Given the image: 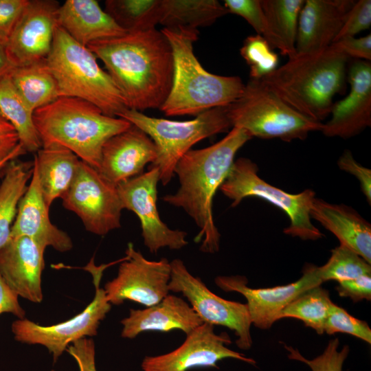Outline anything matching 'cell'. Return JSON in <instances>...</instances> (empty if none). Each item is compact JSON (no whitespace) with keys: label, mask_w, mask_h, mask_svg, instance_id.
<instances>
[{"label":"cell","mask_w":371,"mask_h":371,"mask_svg":"<svg viewBox=\"0 0 371 371\" xmlns=\"http://www.w3.org/2000/svg\"><path fill=\"white\" fill-rule=\"evenodd\" d=\"M267 32L265 38L272 48L291 58L296 54L298 19L304 0H260Z\"/></svg>","instance_id":"cell-27"},{"label":"cell","mask_w":371,"mask_h":371,"mask_svg":"<svg viewBox=\"0 0 371 371\" xmlns=\"http://www.w3.org/2000/svg\"><path fill=\"white\" fill-rule=\"evenodd\" d=\"M123 338L134 339L146 331H183L186 335L203 324L191 306L183 298L168 294L158 304L144 309L129 310L121 320Z\"/></svg>","instance_id":"cell-23"},{"label":"cell","mask_w":371,"mask_h":371,"mask_svg":"<svg viewBox=\"0 0 371 371\" xmlns=\"http://www.w3.org/2000/svg\"><path fill=\"white\" fill-rule=\"evenodd\" d=\"M232 340L227 333L216 334L214 326L203 323L186 335L181 345L172 351L156 356H146L142 371H188L196 368L218 369L217 363L234 359L255 365L256 361L229 349Z\"/></svg>","instance_id":"cell-15"},{"label":"cell","mask_w":371,"mask_h":371,"mask_svg":"<svg viewBox=\"0 0 371 371\" xmlns=\"http://www.w3.org/2000/svg\"><path fill=\"white\" fill-rule=\"evenodd\" d=\"M159 172L156 168L118 183L117 190L123 209L134 212L141 223L144 245L151 254L168 247H186L187 233L169 228L161 220L157 207Z\"/></svg>","instance_id":"cell-14"},{"label":"cell","mask_w":371,"mask_h":371,"mask_svg":"<svg viewBox=\"0 0 371 371\" xmlns=\"http://www.w3.org/2000/svg\"><path fill=\"white\" fill-rule=\"evenodd\" d=\"M311 217L333 233L344 246L371 264V225L352 207L315 198Z\"/></svg>","instance_id":"cell-24"},{"label":"cell","mask_w":371,"mask_h":371,"mask_svg":"<svg viewBox=\"0 0 371 371\" xmlns=\"http://www.w3.org/2000/svg\"><path fill=\"white\" fill-rule=\"evenodd\" d=\"M333 45L340 52L348 58L370 61L371 60V35L363 37L355 36L342 37Z\"/></svg>","instance_id":"cell-42"},{"label":"cell","mask_w":371,"mask_h":371,"mask_svg":"<svg viewBox=\"0 0 371 371\" xmlns=\"http://www.w3.org/2000/svg\"><path fill=\"white\" fill-rule=\"evenodd\" d=\"M33 120L42 146H63L97 170L105 142L131 126L125 119L108 116L94 104L71 97H59L37 109Z\"/></svg>","instance_id":"cell-5"},{"label":"cell","mask_w":371,"mask_h":371,"mask_svg":"<svg viewBox=\"0 0 371 371\" xmlns=\"http://www.w3.org/2000/svg\"><path fill=\"white\" fill-rule=\"evenodd\" d=\"M34 165L30 183L21 198L16 218L11 228L10 237L27 236L45 250L51 247L60 252L73 247L70 236L52 224Z\"/></svg>","instance_id":"cell-21"},{"label":"cell","mask_w":371,"mask_h":371,"mask_svg":"<svg viewBox=\"0 0 371 371\" xmlns=\"http://www.w3.org/2000/svg\"><path fill=\"white\" fill-rule=\"evenodd\" d=\"M218 287L225 292H237L247 300L251 324L260 329H269L278 320L281 311L293 300L308 290L320 286L317 267L307 264L302 277L294 282L270 288L248 286L243 276H219L214 279Z\"/></svg>","instance_id":"cell-16"},{"label":"cell","mask_w":371,"mask_h":371,"mask_svg":"<svg viewBox=\"0 0 371 371\" xmlns=\"http://www.w3.org/2000/svg\"><path fill=\"white\" fill-rule=\"evenodd\" d=\"M227 14V10L216 0H162L160 24L197 29L213 24Z\"/></svg>","instance_id":"cell-31"},{"label":"cell","mask_w":371,"mask_h":371,"mask_svg":"<svg viewBox=\"0 0 371 371\" xmlns=\"http://www.w3.org/2000/svg\"><path fill=\"white\" fill-rule=\"evenodd\" d=\"M339 168L355 176L359 181L361 189L367 201L371 203V170L363 166L354 158L349 150H346L337 161Z\"/></svg>","instance_id":"cell-43"},{"label":"cell","mask_w":371,"mask_h":371,"mask_svg":"<svg viewBox=\"0 0 371 371\" xmlns=\"http://www.w3.org/2000/svg\"><path fill=\"white\" fill-rule=\"evenodd\" d=\"M324 333L333 335L344 333L371 344V329L368 324L350 315L344 308L333 303L324 325Z\"/></svg>","instance_id":"cell-37"},{"label":"cell","mask_w":371,"mask_h":371,"mask_svg":"<svg viewBox=\"0 0 371 371\" xmlns=\"http://www.w3.org/2000/svg\"><path fill=\"white\" fill-rule=\"evenodd\" d=\"M161 32L171 45L174 63L171 89L159 109L165 115L197 116L227 106L242 93L245 84L240 77L216 75L202 67L193 50L197 29L164 27Z\"/></svg>","instance_id":"cell-4"},{"label":"cell","mask_w":371,"mask_h":371,"mask_svg":"<svg viewBox=\"0 0 371 371\" xmlns=\"http://www.w3.org/2000/svg\"><path fill=\"white\" fill-rule=\"evenodd\" d=\"M258 167L251 159L240 157L234 161L230 171L220 187L222 193L231 199V207H236L246 197L264 199L281 209L289 218L284 233L303 240H317L323 234L315 227L310 210L315 193L310 189L290 194L260 178Z\"/></svg>","instance_id":"cell-9"},{"label":"cell","mask_w":371,"mask_h":371,"mask_svg":"<svg viewBox=\"0 0 371 371\" xmlns=\"http://www.w3.org/2000/svg\"><path fill=\"white\" fill-rule=\"evenodd\" d=\"M108 265L89 267L93 278L95 295L85 308L74 317L60 323L43 326L28 319H17L11 325L16 341L31 345H41L52 354L56 363L73 342L98 335V329L111 311L104 289L100 287L103 270Z\"/></svg>","instance_id":"cell-10"},{"label":"cell","mask_w":371,"mask_h":371,"mask_svg":"<svg viewBox=\"0 0 371 371\" xmlns=\"http://www.w3.org/2000/svg\"><path fill=\"white\" fill-rule=\"evenodd\" d=\"M240 54L249 67L251 79L261 80L278 67V56L267 40L259 34L245 38Z\"/></svg>","instance_id":"cell-35"},{"label":"cell","mask_w":371,"mask_h":371,"mask_svg":"<svg viewBox=\"0 0 371 371\" xmlns=\"http://www.w3.org/2000/svg\"><path fill=\"white\" fill-rule=\"evenodd\" d=\"M66 351L75 359L79 371H97L95 343L85 337L71 344Z\"/></svg>","instance_id":"cell-44"},{"label":"cell","mask_w":371,"mask_h":371,"mask_svg":"<svg viewBox=\"0 0 371 371\" xmlns=\"http://www.w3.org/2000/svg\"><path fill=\"white\" fill-rule=\"evenodd\" d=\"M329 292L320 286L304 293L289 303L280 313L278 319L295 318L314 329L324 333V325L333 304Z\"/></svg>","instance_id":"cell-33"},{"label":"cell","mask_w":371,"mask_h":371,"mask_svg":"<svg viewBox=\"0 0 371 371\" xmlns=\"http://www.w3.org/2000/svg\"><path fill=\"white\" fill-rule=\"evenodd\" d=\"M14 67L9 59L6 45L0 41V79L8 76Z\"/></svg>","instance_id":"cell-47"},{"label":"cell","mask_w":371,"mask_h":371,"mask_svg":"<svg viewBox=\"0 0 371 371\" xmlns=\"http://www.w3.org/2000/svg\"><path fill=\"white\" fill-rule=\"evenodd\" d=\"M339 345L338 338L330 339L323 352L313 359H307L291 346L284 345V348L289 352V359L305 363L311 371H342L350 349L345 345L339 350Z\"/></svg>","instance_id":"cell-36"},{"label":"cell","mask_w":371,"mask_h":371,"mask_svg":"<svg viewBox=\"0 0 371 371\" xmlns=\"http://www.w3.org/2000/svg\"><path fill=\"white\" fill-rule=\"evenodd\" d=\"M58 25L78 43H89L126 33L95 0H67L60 5Z\"/></svg>","instance_id":"cell-25"},{"label":"cell","mask_w":371,"mask_h":371,"mask_svg":"<svg viewBox=\"0 0 371 371\" xmlns=\"http://www.w3.org/2000/svg\"><path fill=\"white\" fill-rule=\"evenodd\" d=\"M170 266L169 291L181 293L203 323L233 330L240 349H250L252 324L247 304L223 299L212 292L200 278L190 273L181 260H172Z\"/></svg>","instance_id":"cell-11"},{"label":"cell","mask_w":371,"mask_h":371,"mask_svg":"<svg viewBox=\"0 0 371 371\" xmlns=\"http://www.w3.org/2000/svg\"><path fill=\"white\" fill-rule=\"evenodd\" d=\"M9 76L16 89L34 111L59 98L57 83L45 60L15 67Z\"/></svg>","instance_id":"cell-30"},{"label":"cell","mask_w":371,"mask_h":371,"mask_svg":"<svg viewBox=\"0 0 371 371\" xmlns=\"http://www.w3.org/2000/svg\"><path fill=\"white\" fill-rule=\"evenodd\" d=\"M28 0H0V41H7Z\"/></svg>","instance_id":"cell-41"},{"label":"cell","mask_w":371,"mask_h":371,"mask_svg":"<svg viewBox=\"0 0 371 371\" xmlns=\"http://www.w3.org/2000/svg\"><path fill=\"white\" fill-rule=\"evenodd\" d=\"M61 199L63 207L76 214L92 234L104 236L121 227L123 207L117 186L82 160L74 181Z\"/></svg>","instance_id":"cell-12"},{"label":"cell","mask_w":371,"mask_h":371,"mask_svg":"<svg viewBox=\"0 0 371 371\" xmlns=\"http://www.w3.org/2000/svg\"><path fill=\"white\" fill-rule=\"evenodd\" d=\"M370 25L371 1H355L348 12L343 26L335 41L345 36H355L357 34L368 30Z\"/></svg>","instance_id":"cell-39"},{"label":"cell","mask_w":371,"mask_h":371,"mask_svg":"<svg viewBox=\"0 0 371 371\" xmlns=\"http://www.w3.org/2000/svg\"><path fill=\"white\" fill-rule=\"evenodd\" d=\"M227 110L232 127L245 131L251 137L304 140L310 133L322 131L323 127V123L292 109L260 80L250 78Z\"/></svg>","instance_id":"cell-8"},{"label":"cell","mask_w":371,"mask_h":371,"mask_svg":"<svg viewBox=\"0 0 371 371\" xmlns=\"http://www.w3.org/2000/svg\"><path fill=\"white\" fill-rule=\"evenodd\" d=\"M0 185V249L9 240L19 203L31 179L34 161L16 159L8 162Z\"/></svg>","instance_id":"cell-28"},{"label":"cell","mask_w":371,"mask_h":371,"mask_svg":"<svg viewBox=\"0 0 371 371\" xmlns=\"http://www.w3.org/2000/svg\"><path fill=\"white\" fill-rule=\"evenodd\" d=\"M10 313L17 319L25 318V311L19 302V296L10 288L0 273V315Z\"/></svg>","instance_id":"cell-46"},{"label":"cell","mask_w":371,"mask_h":371,"mask_svg":"<svg viewBox=\"0 0 371 371\" xmlns=\"http://www.w3.org/2000/svg\"><path fill=\"white\" fill-rule=\"evenodd\" d=\"M46 65L57 83L59 97L87 101L110 117L128 109L112 78L97 62L95 55L57 25Z\"/></svg>","instance_id":"cell-6"},{"label":"cell","mask_w":371,"mask_h":371,"mask_svg":"<svg viewBox=\"0 0 371 371\" xmlns=\"http://www.w3.org/2000/svg\"><path fill=\"white\" fill-rule=\"evenodd\" d=\"M0 113L16 130L25 152L36 153L42 143L34 126V111L13 85L9 74L0 79Z\"/></svg>","instance_id":"cell-29"},{"label":"cell","mask_w":371,"mask_h":371,"mask_svg":"<svg viewBox=\"0 0 371 371\" xmlns=\"http://www.w3.org/2000/svg\"><path fill=\"white\" fill-rule=\"evenodd\" d=\"M223 5L228 13L243 17L257 34L265 38L267 27L260 0H225Z\"/></svg>","instance_id":"cell-38"},{"label":"cell","mask_w":371,"mask_h":371,"mask_svg":"<svg viewBox=\"0 0 371 371\" xmlns=\"http://www.w3.org/2000/svg\"><path fill=\"white\" fill-rule=\"evenodd\" d=\"M81 160L70 150L56 144L42 146L36 152L34 165L40 187L49 207L61 198L74 181Z\"/></svg>","instance_id":"cell-26"},{"label":"cell","mask_w":371,"mask_h":371,"mask_svg":"<svg viewBox=\"0 0 371 371\" xmlns=\"http://www.w3.org/2000/svg\"><path fill=\"white\" fill-rule=\"evenodd\" d=\"M25 153L16 130L0 113V165L7 164Z\"/></svg>","instance_id":"cell-40"},{"label":"cell","mask_w":371,"mask_h":371,"mask_svg":"<svg viewBox=\"0 0 371 371\" xmlns=\"http://www.w3.org/2000/svg\"><path fill=\"white\" fill-rule=\"evenodd\" d=\"M118 117L139 128L155 143L157 158L148 168L158 169L163 186L171 181L177 162L192 146L232 127L227 106L209 109L187 121L150 117L130 109L123 111Z\"/></svg>","instance_id":"cell-7"},{"label":"cell","mask_w":371,"mask_h":371,"mask_svg":"<svg viewBox=\"0 0 371 371\" xmlns=\"http://www.w3.org/2000/svg\"><path fill=\"white\" fill-rule=\"evenodd\" d=\"M104 11L126 32L155 29L160 23L162 0H107Z\"/></svg>","instance_id":"cell-32"},{"label":"cell","mask_w":371,"mask_h":371,"mask_svg":"<svg viewBox=\"0 0 371 371\" xmlns=\"http://www.w3.org/2000/svg\"><path fill=\"white\" fill-rule=\"evenodd\" d=\"M355 1L306 0L300 10L296 54H306L328 47L337 38Z\"/></svg>","instance_id":"cell-22"},{"label":"cell","mask_w":371,"mask_h":371,"mask_svg":"<svg viewBox=\"0 0 371 371\" xmlns=\"http://www.w3.org/2000/svg\"><path fill=\"white\" fill-rule=\"evenodd\" d=\"M318 276L322 282L350 280L365 275H371L370 264L348 248L339 245L331 251L327 262L317 267Z\"/></svg>","instance_id":"cell-34"},{"label":"cell","mask_w":371,"mask_h":371,"mask_svg":"<svg viewBox=\"0 0 371 371\" xmlns=\"http://www.w3.org/2000/svg\"><path fill=\"white\" fill-rule=\"evenodd\" d=\"M104 63L128 109H160L172 83L173 54L161 30L126 32L87 46Z\"/></svg>","instance_id":"cell-1"},{"label":"cell","mask_w":371,"mask_h":371,"mask_svg":"<svg viewBox=\"0 0 371 371\" xmlns=\"http://www.w3.org/2000/svg\"><path fill=\"white\" fill-rule=\"evenodd\" d=\"M157 148L151 138L131 124L104 144L98 171L108 181L118 183L142 173L145 166L157 158Z\"/></svg>","instance_id":"cell-19"},{"label":"cell","mask_w":371,"mask_h":371,"mask_svg":"<svg viewBox=\"0 0 371 371\" xmlns=\"http://www.w3.org/2000/svg\"><path fill=\"white\" fill-rule=\"evenodd\" d=\"M45 250L27 236L10 237L0 249V273L19 296L33 303L43 299Z\"/></svg>","instance_id":"cell-20"},{"label":"cell","mask_w":371,"mask_h":371,"mask_svg":"<svg viewBox=\"0 0 371 371\" xmlns=\"http://www.w3.org/2000/svg\"><path fill=\"white\" fill-rule=\"evenodd\" d=\"M117 276L104 284L108 301L114 305L130 300L146 307L158 304L169 293L170 262L148 260L131 243L125 251Z\"/></svg>","instance_id":"cell-13"},{"label":"cell","mask_w":371,"mask_h":371,"mask_svg":"<svg viewBox=\"0 0 371 371\" xmlns=\"http://www.w3.org/2000/svg\"><path fill=\"white\" fill-rule=\"evenodd\" d=\"M59 7L54 0H28L6 43L9 59L14 67L47 58L58 25Z\"/></svg>","instance_id":"cell-17"},{"label":"cell","mask_w":371,"mask_h":371,"mask_svg":"<svg viewBox=\"0 0 371 371\" xmlns=\"http://www.w3.org/2000/svg\"><path fill=\"white\" fill-rule=\"evenodd\" d=\"M7 164H1V165H0V170H1V168H3L5 167V166H6Z\"/></svg>","instance_id":"cell-48"},{"label":"cell","mask_w":371,"mask_h":371,"mask_svg":"<svg viewBox=\"0 0 371 371\" xmlns=\"http://www.w3.org/2000/svg\"><path fill=\"white\" fill-rule=\"evenodd\" d=\"M251 138L245 131L232 127L218 142L188 151L175 168L179 188L161 199L182 208L194 220L200 229L194 241L201 242L202 252L219 250L221 234L213 217L214 196L227 178L238 150Z\"/></svg>","instance_id":"cell-2"},{"label":"cell","mask_w":371,"mask_h":371,"mask_svg":"<svg viewBox=\"0 0 371 371\" xmlns=\"http://www.w3.org/2000/svg\"><path fill=\"white\" fill-rule=\"evenodd\" d=\"M348 94L334 102L331 118L323 124L327 137L348 139L371 126V63L354 59L348 67Z\"/></svg>","instance_id":"cell-18"},{"label":"cell","mask_w":371,"mask_h":371,"mask_svg":"<svg viewBox=\"0 0 371 371\" xmlns=\"http://www.w3.org/2000/svg\"><path fill=\"white\" fill-rule=\"evenodd\" d=\"M349 59L330 45L296 54L260 81L292 109L322 122L330 114L335 95L344 91Z\"/></svg>","instance_id":"cell-3"},{"label":"cell","mask_w":371,"mask_h":371,"mask_svg":"<svg viewBox=\"0 0 371 371\" xmlns=\"http://www.w3.org/2000/svg\"><path fill=\"white\" fill-rule=\"evenodd\" d=\"M336 289L340 297L350 298L354 302L371 300V275L338 282Z\"/></svg>","instance_id":"cell-45"}]
</instances>
